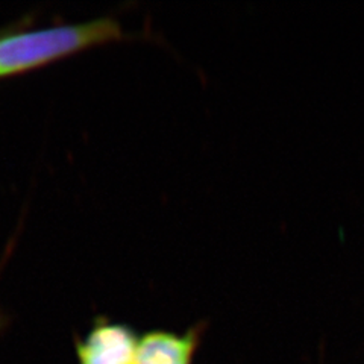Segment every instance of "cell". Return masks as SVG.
<instances>
[{
	"label": "cell",
	"mask_w": 364,
	"mask_h": 364,
	"mask_svg": "<svg viewBox=\"0 0 364 364\" xmlns=\"http://www.w3.org/2000/svg\"><path fill=\"white\" fill-rule=\"evenodd\" d=\"M132 38L112 16L81 23L0 31V79L38 70L96 46Z\"/></svg>",
	"instance_id": "1"
},
{
	"label": "cell",
	"mask_w": 364,
	"mask_h": 364,
	"mask_svg": "<svg viewBox=\"0 0 364 364\" xmlns=\"http://www.w3.org/2000/svg\"><path fill=\"white\" fill-rule=\"evenodd\" d=\"M140 336L123 322L97 316L84 337L75 338L79 364H135Z\"/></svg>",
	"instance_id": "2"
},
{
	"label": "cell",
	"mask_w": 364,
	"mask_h": 364,
	"mask_svg": "<svg viewBox=\"0 0 364 364\" xmlns=\"http://www.w3.org/2000/svg\"><path fill=\"white\" fill-rule=\"evenodd\" d=\"M205 323L184 333L154 329L140 337L135 364H193L200 346Z\"/></svg>",
	"instance_id": "3"
},
{
	"label": "cell",
	"mask_w": 364,
	"mask_h": 364,
	"mask_svg": "<svg viewBox=\"0 0 364 364\" xmlns=\"http://www.w3.org/2000/svg\"><path fill=\"white\" fill-rule=\"evenodd\" d=\"M8 323H9V318H8L6 313L4 311L2 305H0V334L5 331V328L8 326Z\"/></svg>",
	"instance_id": "4"
}]
</instances>
